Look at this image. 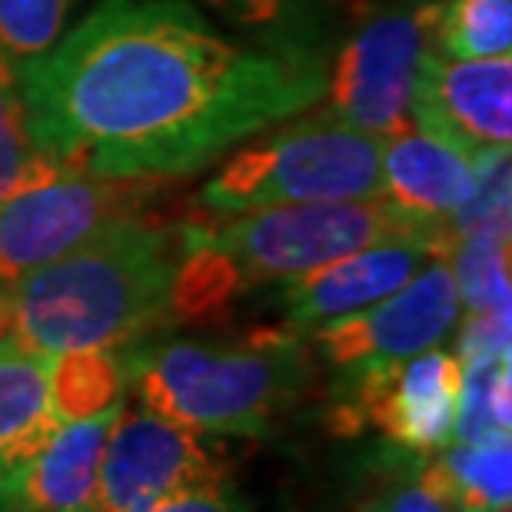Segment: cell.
<instances>
[{"label": "cell", "instance_id": "8", "mask_svg": "<svg viewBox=\"0 0 512 512\" xmlns=\"http://www.w3.org/2000/svg\"><path fill=\"white\" fill-rule=\"evenodd\" d=\"M459 399H463V363L443 346L409 356L376 373L340 376L330 403L336 433L376 429L393 453L426 459L453 443Z\"/></svg>", "mask_w": 512, "mask_h": 512}, {"label": "cell", "instance_id": "7", "mask_svg": "<svg viewBox=\"0 0 512 512\" xmlns=\"http://www.w3.org/2000/svg\"><path fill=\"white\" fill-rule=\"evenodd\" d=\"M433 17L436 0H416L366 20L326 70V114L380 140L416 127L413 100L433 50Z\"/></svg>", "mask_w": 512, "mask_h": 512}, {"label": "cell", "instance_id": "17", "mask_svg": "<svg viewBox=\"0 0 512 512\" xmlns=\"http://www.w3.org/2000/svg\"><path fill=\"white\" fill-rule=\"evenodd\" d=\"M127 383V350H64L47 356V399L60 426L120 406Z\"/></svg>", "mask_w": 512, "mask_h": 512}, {"label": "cell", "instance_id": "20", "mask_svg": "<svg viewBox=\"0 0 512 512\" xmlns=\"http://www.w3.org/2000/svg\"><path fill=\"white\" fill-rule=\"evenodd\" d=\"M60 173L64 170L50 163L30 140L17 60L0 50V203L50 183Z\"/></svg>", "mask_w": 512, "mask_h": 512}, {"label": "cell", "instance_id": "1", "mask_svg": "<svg viewBox=\"0 0 512 512\" xmlns=\"http://www.w3.org/2000/svg\"><path fill=\"white\" fill-rule=\"evenodd\" d=\"M27 130L64 173L180 180L313 110V50L230 40L187 0H100L24 60Z\"/></svg>", "mask_w": 512, "mask_h": 512}, {"label": "cell", "instance_id": "4", "mask_svg": "<svg viewBox=\"0 0 512 512\" xmlns=\"http://www.w3.org/2000/svg\"><path fill=\"white\" fill-rule=\"evenodd\" d=\"M383 140L320 107L240 143L203 183L200 210L210 217L293 203H340L380 197Z\"/></svg>", "mask_w": 512, "mask_h": 512}, {"label": "cell", "instance_id": "10", "mask_svg": "<svg viewBox=\"0 0 512 512\" xmlns=\"http://www.w3.org/2000/svg\"><path fill=\"white\" fill-rule=\"evenodd\" d=\"M217 479H227L220 459L197 433L150 409L124 406L100 463L94 512H147L160 499Z\"/></svg>", "mask_w": 512, "mask_h": 512}, {"label": "cell", "instance_id": "14", "mask_svg": "<svg viewBox=\"0 0 512 512\" xmlns=\"http://www.w3.org/2000/svg\"><path fill=\"white\" fill-rule=\"evenodd\" d=\"M60 429L47 399V356L0 340V512H17L20 483Z\"/></svg>", "mask_w": 512, "mask_h": 512}, {"label": "cell", "instance_id": "16", "mask_svg": "<svg viewBox=\"0 0 512 512\" xmlns=\"http://www.w3.org/2000/svg\"><path fill=\"white\" fill-rule=\"evenodd\" d=\"M416 473L459 512H509L512 436L493 443H449L419 459Z\"/></svg>", "mask_w": 512, "mask_h": 512}, {"label": "cell", "instance_id": "24", "mask_svg": "<svg viewBox=\"0 0 512 512\" xmlns=\"http://www.w3.org/2000/svg\"><path fill=\"white\" fill-rule=\"evenodd\" d=\"M356 512H459L453 503H446L436 489H429L413 469L406 479H389Z\"/></svg>", "mask_w": 512, "mask_h": 512}, {"label": "cell", "instance_id": "2", "mask_svg": "<svg viewBox=\"0 0 512 512\" xmlns=\"http://www.w3.org/2000/svg\"><path fill=\"white\" fill-rule=\"evenodd\" d=\"M183 223L133 220L7 286L10 336L40 356L130 350L173 323Z\"/></svg>", "mask_w": 512, "mask_h": 512}, {"label": "cell", "instance_id": "21", "mask_svg": "<svg viewBox=\"0 0 512 512\" xmlns=\"http://www.w3.org/2000/svg\"><path fill=\"white\" fill-rule=\"evenodd\" d=\"M463 363V399H459L453 443H493L509 436V356L483 353Z\"/></svg>", "mask_w": 512, "mask_h": 512}, {"label": "cell", "instance_id": "9", "mask_svg": "<svg viewBox=\"0 0 512 512\" xmlns=\"http://www.w3.org/2000/svg\"><path fill=\"white\" fill-rule=\"evenodd\" d=\"M463 320L449 256H436L393 296L310 333L316 353L336 376L376 373L443 346Z\"/></svg>", "mask_w": 512, "mask_h": 512}, {"label": "cell", "instance_id": "6", "mask_svg": "<svg viewBox=\"0 0 512 512\" xmlns=\"http://www.w3.org/2000/svg\"><path fill=\"white\" fill-rule=\"evenodd\" d=\"M167 180L60 173L0 203V293L37 266L84 247L97 233L150 220Z\"/></svg>", "mask_w": 512, "mask_h": 512}, {"label": "cell", "instance_id": "15", "mask_svg": "<svg viewBox=\"0 0 512 512\" xmlns=\"http://www.w3.org/2000/svg\"><path fill=\"white\" fill-rule=\"evenodd\" d=\"M124 403L94 419L64 423L20 483L17 512H94L104 449Z\"/></svg>", "mask_w": 512, "mask_h": 512}, {"label": "cell", "instance_id": "19", "mask_svg": "<svg viewBox=\"0 0 512 512\" xmlns=\"http://www.w3.org/2000/svg\"><path fill=\"white\" fill-rule=\"evenodd\" d=\"M433 54L456 60L512 57V0H436Z\"/></svg>", "mask_w": 512, "mask_h": 512}, {"label": "cell", "instance_id": "18", "mask_svg": "<svg viewBox=\"0 0 512 512\" xmlns=\"http://www.w3.org/2000/svg\"><path fill=\"white\" fill-rule=\"evenodd\" d=\"M459 303L473 313H509V223L463 233L449 253Z\"/></svg>", "mask_w": 512, "mask_h": 512}, {"label": "cell", "instance_id": "11", "mask_svg": "<svg viewBox=\"0 0 512 512\" xmlns=\"http://www.w3.org/2000/svg\"><path fill=\"white\" fill-rule=\"evenodd\" d=\"M443 233H403L370 247L346 253L340 260L276 283V306L286 330L310 336L320 326L366 310L393 296L436 256H449Z\"/></svg>", "mask_w": 512, "mask_h": 512}, {"label": "cell", "instance_id": "5", "mask_svg": "<svg viewBox=\"0 0 512 512\" xmlns=\"http://www.w3.org/2000/svg\"><path fill=\"white\" fill-rule=\"evenodd\" d=\"M190 240L217 250L237 273L243 290L266 283H283L403 233H443L413 220L386 200H340V203H293V207H266L230 217H210L183 223ZM453 247V240H449Z\"/></svg>", "mask_w": 512, "mask_h": 512}, {"label": "cell", "instance_id": "13", "mask_svg": "<svg viewBox=\"0 0 512 512\" xmlns=\"http://www.w3.org/2000/svg\"><path fill=\"white\" fill-rule=\"evenodd\" d=\"M479 167L483 157L476 160L436 133L409 127L406 133L383 140L380 200L406 217L449 230V223L476 197Z\"/></svg>", "mask_w": 512, "mask_h": 512}, {"label": "cell", "instance_id": "23", "mask_svg": "<svg viewBox=\"0 0 512 512\" xmlns=\"http://www.w3.org/2000/svg\"><path fill=\"white\" fill-rule=\"evenodd\" d=\"M243 30H253L270 47L306 50L300 40L313 34L320 0H200Z\"/></svg>", "mask_w": 512, "mask_h": 512}, {"label": "cell", "instance_id": "22", "mask_svg": "<svg viewBox=\"0 0 512 512\" xmlns=\"http://www.w3.org/2000/svg\"><path fill=\"white\" fill-rule=\"evenodd\" d=\"M77 0H0V50L24 64L44 54L70 27Z\"/></svg>", "mask_w": 512, "mask_h": 512}, {"label": "cell", "instance_id": "3", "mask_svg": "<svg viewBox=\"0 0 512 512\" xmlns=\"http://www.w3.org/2000/svg\"><path fill=\"white\" fill-rule=\"evenodd\" d=\"M143 409L197 436H270L313 376L310 346L286 326L230 340H143L127 350Z\"/></svg>", "mask_w": 512, "mask_h": 512}, {"label": "cell", "instance_id": "25", "mask_svg": "<svg viewBox=\"0 0 512 512\" xmlns=\"http://www.w3.org/2000/svg\"><path fill=\"white\" fill-rule=\"evenodd\" d=\"M147 512H250L247 499L240 496V489L217 479L207 486H193L183 493H173L167 499H160L157 506H150Z\"/></svg>", "mask_w": 512, "mask_h": 512}, {"label": "cell", "instance_id": "12", "mask_svg": "<svg viewBox=\"0 0 512 512\" xmlns=\"http://www.w3.org/2000/svg\"><path fill=\"white\" fill-rule=\"evenodd\" d=\"M413 120L476 160L509 153L512 57L456 60L429 50L416 84Z\"/></svg>", "mask_w": 512, "mask_h": 512}, {"label": "cell", "instance_id": "26", "mask_svg": "<svg viewBox=\"0 0 512 512\" xmlns=\"http://www.w3.org/2000/svg\"><path fill=\"white\" fill-rule=\"evenodd\" d=\"M10 336V306H7V293H0V340Z\"/></svg>", "mask_w": 512, "mask_h": 512}]
</instances>
